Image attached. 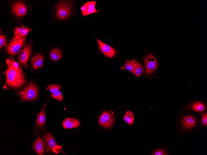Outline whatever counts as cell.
Instances as JSON below:
<instances>
[{
	"label": "cell",
	"instance_id": "7a4b0ae2",
	"mask_svg": "<svg viewBox=\"0 0 207 155\" xmlns=\"http://www.w3.org/2000/svg\"><path fill=\"white\" fill-rule=\"evenodd\" d=\"M73 2L71 1H59L55 7L57 17L60 19L69 18L72 13Z\"/></svg>",
	"mask_w": 207,
	"mask_h": 155
},
{
	"label": "cell",
	"instance_id": "7c38bea8",
	"mask_svg": "<svg viewBox=\"0 0 207 155\" xmlns=\"http://www.w3.org/2000/svg\"><path fill=\"white\" fill-rule=\"evenodd\" d=\"M46 144L42 140L41 137L39 136L35 140L33 145L35 151L38 155H42L44 154L45 148Z\"/></svg>",
	"mask_w": 207,
	"mask_h": 155
},
{
	"label": "cell",
	"instance_id": "277c9868",
	"mask_svg": "<svg viewBox=\"0 0 207 155\" xmlns=\"http://www.w3.org/2000/svg\"><path fill=\"white\" fill-rule=\"evenodd\" d=\"M26 38V36L16 38H13L7 47V53L11 56H14L19 52L24 44Z\"/></svg>",
	"mask_w": 207,
	"mask_h": 155
},
{
	"label": "cell",
	"instance_id": "8992f818",
	"mask_svg": "<svg viewBox=\"0 0 207 155\" xmlns=\"http://www.w3.org/2000/svg\"><path fill=\"white\" fill-rule=\"evenodd\" d=\"M144 63L146 69L145 75H150L153 74L158 67L157 60L154 56L149 54L144 58Z\"/></svg>",
	"mask_w": 207,
	"mask_h": 155
},
{
	"label": "cell",
	"instance_id": "484cf974",
	"mask_svg": "<svg viewBox=\"0 0 207 155\" xmlns=\"http://www.w3.org/2000/svg\"><path fill=\"white\" fill-rule=\"evenodd\" d=\"M7 45L6 40L5 37L2 35L0 36V47L2 48L3 46Z\"/></svg>",
	"mask_w": 207,
	"mask_h": 155
},
{
	"label": "cell",
	"instance_id": "5b68a950",
	"mask_svg": "<svg viewBox=\"0 0 207 155\" xmlns=\"http://www.w3.org/2000/svg\"><path fill=\"white\" fill-rule=\"evenodd\" d=\"M43 140L46 146V151L51 153L61 151V147L57 144L51 133L48 132H46L44 136Z\"/></svg>",
	"mask_w": 207,
	"mask_h": 155
},
{
	"label": "cell",
	"instance_id": "e0dca14e",
	"mask_svg": "<svg viewBox=\"0 0 207 155\" xmlns=\"http://www.w3.org/2000/svg\"><path fill=\"white\" fill-rule=\"evenodd\" d=\"M45 114L43 111H42L37 115L36 127L38 128H41L45 125Z\"/></svg>",
	"mask_w": 207,
	"mask_h": 155
},
{
	"label": "cell",
	"instance_id": "4fadbf2b",
	"mask_svg": "<svg viewBox=\"0 0 207 155\" xmlns=\"http://www.w3.org/2000/svg\"><path fill=\"white\" fill-rule=\"evenodd\" d=\"M80 125V122L78 120L71 118H66L62 123L63 127L67 129L76 128Z\"/></svg>",
	"mask_w": 207,
	"mask_h": 155
},
{
	"label": "cell",
	"instance_id": "5bb4252c",
	"mask_svg": "<svg viewBox=\"0 0 207 155\" xmlns=\"http://www.w3.org/2000/svg\"><path fill=\"white\" fill-rule=\"evenodd\" d=\"M43 60V57L42 55L40 54H35L31 59L32 68L36 70L42 67Z\"/></svg>",
	"mask_w": 207,
	"mask_h": 155
},
{
	"label": "cell",
	"instance_id": "8fae6325",
	"mask_svg": "<svg viewBox=\"0 0 207 155\" xmlns=\"http://www.w3.org/2000/svg\"><path fill=\"white\" fill-rule=\"evenodd\" d=\"M12 11L16 15L22 17L26 13L27 8L23 3L21 2H15L13 4Z\"/></svg>",
	"mask_w": 207,
	"mask_h": 155
},
{
	"label": "cell",
	"instance_id": "6da1fadb",
	"mask_svg": "<svg viewBox=\"0 0 207 155\" xmlns=\"http://www.w3.org/2000/svg\"><path fill=\"white\" fill-rule=\"evenodd\" d=\"M4 72L6 76V83L10 86L18 88L26 81L22 71L18 70L10 66Z\"/></svg>",
	"mask_w": 207,
	"mask_h": 155
},
{
	"label": "cell",
	"instance_id": "ffe728a7",
	"mask_svg": "<svg viewBox=\"0 0 207 155\" xmlns=\"http://www.w3.org/2000/svg\"><path fill=\"white\" fill-rule=\"evenodd\" d=\"M190 107L193 110L198 112L204 111L205 108L204 105L201 102L198 101L195 102Z\"/></svg>",
	"mask_w": 207,
	"mask_h": 155
},
{
	"label": "cell",
	"instance_id": "44dd1931",
	"mask_svg": "<svg viewBox=\"0 0 207 155\" xmlns=\"http://www.w3.org/2000/svg\"><path fill=\"white\" fill-rule=\"evenodd\" d=\"M123 119L128 124L131 125L133 124L134 119L133 113L130 111H127L124 115Z\"/></svg>",
	"mask_w": 207,
	"mask_h": 155
},
{
	"label": "cell",
	"instance_id": "83f0119b",
	"mask_svg": "<svg viewBox=\"0 0 207 155\" xmlns=\"http://www.w3.org/2000/svg\"><path fill=\"white\" fill-rule=\"evenodd\" d=\"M153 155H167L165 151L162 149H158L156 150Z\"/></svg>",
	"mask_w": 207,
	"mask_h": 155
},
{
	"label": "cell",
	"instance_id": "7402d4cb",
	"mask_svg": "<svg viewBox=\"0 0 207 155\" xmlns=\"http://www.w3.org/2000/svg\"><path fill=\"white\" fill-rule=\"evenodd\" d=\"M144 71L143 66L140 63L136 62V65L132 73L136 77H139V76Z\"/></svg>",
	"mask_w": 207,
	"mask_h": 155
},
{
	"label": "cell",
	"instance_id": "3957f363",
	"mask_svg": "<svg viewBox=\"0 0 207 155\" xmlns=\"http://www.w3.org/2000/svg\"><path fill=\"white\" fill-rule=\"evenodd\" d=\"M21 97L25 100L31 101L37 99L38 95L37 88L36 85L32 82L26 86L20 92Z\"/></svg>",
	"mask_w": 207,
	"mask_h": 155
},
{
	"label": "cell",
	"instance_id": "ba28073f",
	"mask_svg": "<svg viewBox=\"0 0 207 155\" xmlns=\"http://www.w3.org/2000/svg\"><path fill=\"white\" fill-rule=\"evenodd\" d=\"M31 50V45L30 44L28 43L20 51L18 55V60L20 65H23L25 67H27Z\"/></svg>",
	"mask_w": 207,
	"mask_h": 155
},
{
	"label": "cell",
	"instance_id": "cb8c5ba5",
	"mask_svg": "<svg viewBox=\"0 0 207 155\" xmlns=\"http://www.w3.org/2000/svg\"><path fill=\"white\" fill-rule=\"evenodd\" d=\"M61 87V85L59 84H51L48 86L46 89L49 90L51 93L53 94L59 90Z\"/></svg>",
	"mask_w": 207,
	"mask_h": 155
},
{
	"label": "cell",
	"instance_id": "d4e9b609",
	"mask_svg": "<svg viewBox=\"0 0 207 155\" xmlns=\"http://www.w3.org/2000/svg\"><path fill=\"white\" fill-rule=\"evenodd\" d=\"M51 96L54 99L59 101L63 100L64 98L61 91L59 90L53 94Z\"/></svg>",
	"mask_w": 207,
	"mask_h": 155
},
{
	"label": "cell",
	"instance_id": "2e32d148",
	"mask_svg": "<svg viewBox=\"0 0 207 155\" xmlns=\"http://www.w3.org/2000/svg\"><path fill=\"white\" fill-rule=\"evenodd\" d=\"M195 118L193 117L188 115L185 117L183 119L182 124L186 128H190L193 127L196 124Z\"/></svg>",
	"mask_w": 207,
	"mask_h": 155
},
{
	"label": "cell",
	"instance_id": "603a6c76",
	"mask_svg": "<svg viewBox=\"0 0 207 155\" xmlns=\"http://www.w3.org/2000/svg\"><path fill=\"white\" fill-rule=\"evenodd\" d=\"M7 65L10 66L12 67L19 71H22L20 66L13 59L9 58L6 60Z\"/></svg>",
	"mask_w": 207,
	"mask_h": 155
},
{
	"label": "cell",
	"instance_id": "52a82bcc",
	"mask_svg": "<svg viewBox=\"0 0 207 155\" xmlns=\"http://www.w3.org/2000/svg\"><path fill=\"white\" fill-rule=\"evenodd\" d=\"M115 121L114 116L111 112L104 111L100 115L98 122L101 126L109 128L113 125Z\"/></svg>",
	"mask_w": 207,
	"mask_h": 155
},
{
	"label": "cell",
	"instance_id": "30bf717a",
	"mask_svg": "<svg viewBox=\"0 0 207 155\" xmlns=\"http://www.w3.org/2000/svg\"><path fill=\"white\" fill-rule=\"evenodd\" d=\"M96 3V1H88L84 4L81 8V14L84 16L93 13L99 12L96 10L95 6Z\"/></svg>",
	"mask_w": 207,
	"mask_h": 155
},
{
	"label": "cell",
	"instance_id": "d6986e66",
	"mask_svg": "<svg viewBox=\"0 0 207 155\" xmlns=\"http://www.w3.org/2000/svg\"><path fill=\"white\" fill-rule=\"evenodd\" d=\"M50 56L52 60L54 61H57L61 58L62 54L59 49L55 48L51 51Z\"/></svg>",
	"mask_w": 207,
	"mask_h": 155
},
{
	"label": "cell",
	"instance_id": "9c48e42d",
	"mask_svg": "<svg viewBox=\"0 0 207 155\" xmlns=\"http://www.w3.org/2000/svg\"><path fill=\"white\" fill-rule=\"evenodd\" d=\"M96 39L99 50L105 56L108 58H112L115 55L116 51L112 46L103 42L97 38Z\"/></svg>",
	"mask_w": 207,
	"mask_h": 155
},
{
	"label": "cell",
	"instance_id": "4316f807",
	"mask_svg": "<svg viewBox=\"0 0 207 155\" xmlns=\"http://www.w3.org/2000/svg\"><path fill=\"white\" fill-rule=\"evenodd\" d=\"M201 123L204 125H207V114L204 113L203 114L202 116L201 119Z\"/></svg>",
	"mask_w": 207,
	"mask_h": 155
},
{
	"label": "cell",
	"instance_id": "ac0fdd59",
	"mask_svg": "<svg viewBox=\"0 0 207 155\" xmlns=\"http://www.w3.org/2000/svg\"><path fill=\"white\" fill-rule=\"evenodd\" d=\"M136 62L135 61V59L127 60L126 61L125 64L122 67L121 69V70H127L132 73L136 67Z\"/></svg>",
	"mask_w": 207,
	"mask_h": 155
},
{
	"label": "cell",
	"instance_id": "9a60e30c",
	"mask_svg": "<svg viewBox=\"0 0 207 155\" xmlns=\"http://www.w3.org/2000/svg\"><path fill=\"white\" fill-rule=\"evenodd\" d=\"M31 31V29L27 28L22 24L21 27H17L15 28L14 30V36L13 38H16L20 37H24Z\"/></svg>",
	"mask_w": 207,
	"mask_h": 155
}]
</instances>
